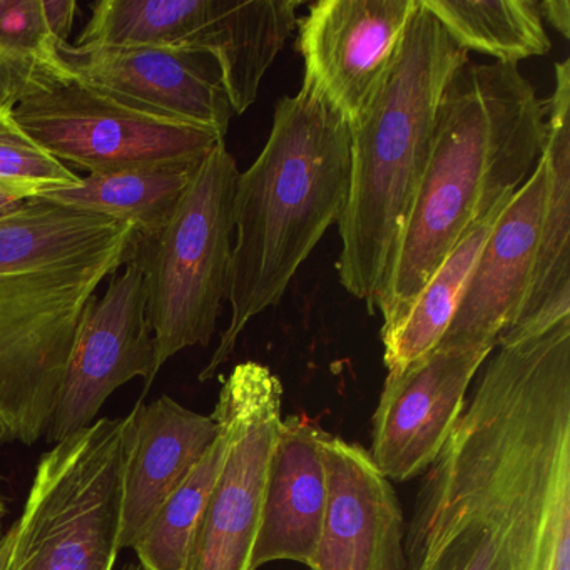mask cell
<instances>
[{
	"mask_svg": "<svg viewBox=\"0 0 570 570\" xmlns=\"http://www.w3.org/2000/svg\"><path fill=\"white\" fill-rule=\"evenodd\" d=\"M570 318L513 328L406 523V570H570Z\"/></svg>",
	"mask_w": 570,
	"mask_h": 570,
	"instance_id": "cell-1",
	"label": "cell"
},
{
	"mask_svg": "<svg viewBox=\"0 0 570 570\" xmlns=\"http://www.w3.org/2000/svg\"><path fill=\"white\" fill-rule=\"evenodd\" d=\"M546 141V101L517 66L470 58L456 66L443 89L425 171L376 305L382 332L399 325L466 233L510 202L542 158Z\"/></svg>",
	"mask_w": 570,
	"mask_h": 570,
	"instance_id": "cell-2",
	"label": "cell"
},
{
	"mask_svg": "<svg viewBox=\"0 0 570 570\" xmlns=\"http://www.w3.org/2000/svg\"><path fill=\"white\" fill-rule=\"evenodd\" d=\"M135 238L129 223L39 198L0 218V442L48 433L82 316Z\"/></svg>",
	"mask_w": 570,
	"mask_h": 570,
	"instance_id": "cell-3",
	"label": "cell"
},
{
	"mask_svg": "<svg viewBox=\"0 0 570 570\" xmlns=\"http://www.w3.org/2000/svg\"><path fill=\"white\" fill-rule=\"evenodd\" d=\"M350 191V125L312 82L275 105L265 148L235 189L228 326L208 365V382L232 358L255 316L279 305L299 266L338 225Z\"/></svg>",
	"mask_w": 570,
	"mask_h": 570,
	"instance_id": "cell-4",
	"label": "cell"
},
{
	"mask_svg": "<svg viewBox=\"0 0 570 570\" xmlns=\"http://www.w3.org/2000/svg\"><path fill=\"white\" fill-rule=\"evenodd\" d=\"M465 58L419 0L385 78L350 122V191L336 272L372 315L425 171L443 89Z\"/></svg>",
	"mask_w": 570,
	"mask_h": 570,
	"instance_id": "cell-5",
	"label": "cell"
},
{
	"mask_svg": "<svg viewBox=\"0 0 570 570\" xmlns=\"http://www.w3.org/2000/svg\"><path fill=\"white\" fill-rule=\"evenodd\" d=\"M238 176L235 158L219 142L168 222L151 235H136L131 259L145 276L155 375L183 350L208 346L215 336L229 293Z\"/></svg>",
	"mask_w": 570,
	"mask_h": 570,
	"instance_id": "cell-6",
	"label": "cell"
},
{
	"mask_svg": "<svg viewBox=\"0 0 570 570\" xmlns=\"http://www.w3.org/2000/svg\"><path fill=\"white\" fill-rule=\"evenodd\" d=\"M131 413L99 419L39 460L8 570H112Z\"/></svg>",
	"mask_w": 570,
	"mask_h": 570,
	"instance_id": "cell-7",
	"label": "cell"
},
{
	"mask_svg": "<svg viewBox=\"0 0 570 570\" xmlns=\"http://www.w3.org/2000/svg\"><path fill=\"white\" fill-rule=\"evenodd\" d=\"M14 116L49 155L89 175L202 159L225 141L213 129L146 111L69 72L32 88L14 106Z\"/></svg>",
	"mask_w": 570,
	"mask_h": 570,
	"instance_id": "cell-8",
	"label": "cell"
},
{
	"mask_svg": "<svg viewBox=\"0 0 570 570\" xmlns=\"http://www.w3.org/2000/svg\"><path fill=\"white\" fill-rule=\"evenodd\" d=\"M282 406V382L262 363H239L223 382L212 415L228 452L196 530L188 570H249Z\"/></svg>",
	"mask_w": 570,
	"mask_h": 570,
	"instance_id": "cell-9",
	"label": "cell"
},
{
	"mask_svg": "<svg viewBox=\"0 0 570 570\" xmlns=\"http://www.w3.org/2000/svg\"><path fill=\"white\" fill-rule=\"evenodd\" d=\"M105 295L89 303L76 333L68 373L48 440L59 443L92 425L106 400L139 376L155 382V335L148 320L145 276L129 259Z\"/></svg>",
	"mask_w": 570,
	"mask_h": 570,
	"instance_id": "cell-10",
	"label": "cell"
},
{
	"mask_svg": "<svg viewBox=\"0 0 570 570\" xmlns=\"http://www.w3.org/2000/svg\"><path fill=\"white\" fill-rule=\"evenodd\" d=\"M492 352L436 345L402 372L386 373L368 452L390 482H409L432 466Z\"/></svg>",
	"mask_w": 570,
	"mask_h": 570,
	"instance_id": "cell-11",
	"label": "cell"
},
{
	"mask_svg": "<svg viewBox=\"0 0 570 570\" xmlns=\"http://www.w3.org/2000/svg\"><path fill=\"white\" fill-rule=\"evenodd\" d=\"M419 0H316L298 21L305 81L346 122L372 101Z\"/></svg>",
	"mask_w": 570,
	"mask_h": 570,
	"instance_id": "cell-12",
	"label": "cell"
},
{
	"mask_svg": "<svg viewBox=\"0 0 570 570\" xmlns=\"http://www.w3.org/2000/svg\"><path fill=\"white\" fill-rule=\"evenodd\" d=\"M547 195L549 165L542 155L493 225L440 346L495 350L517 325L535 273Z\"/></svg>",
	"mask_w": 570,
	"mask_h": 570,
	"instance_id": "cell-13",
	"label": "cell"
},
{
	"mask_svg": "<svg viewBox=\"0 0 570 570\" xmlns=\"http://www.w3.org/2000/svg\"><path fill=\"white\" fill-rule=\"evenodd\" d=\"M69 75L146 111L213 129L225 138L235 111L215 59L169 48L59 46Z\"/></svg>",
	"mask_w": 570,
	"mask_h": 570,
	"instance_id": "cell-14",
	"label": "cell"
},
{
	"mask_svg": "<svg viewBox=\"0 0 570 570\" xmlns=\"http://www.w3.org/2000/svg\"><path fill=\"white\" fill-rule=\"evenodd\" d=\"M328 500L312 570H406V522L368 449L326 433Z\"/></svg>",
	"mask_w": 570,
	"mask_h": 570,
	"instance_id": "cell-15",
	"label": "cell"
},
{
	"mask_svg": "<svg viewBox=\"0 0 570 570\" xmlns=\"http://www.w3.org/2000/svg\"><path fill=\"white\" fill-rule=\"evenodd\" d=\"M326 433L308 415L283 419L269 459L249 570L275 560L312 567L328 500L323 456Z\"/></svg>",
	"mask_w": 570,
	"mask_h": 570,
	"instance_id": "cell-16",
	"label": "cell"
},
{
	"mask_svg": "<svg viewBox=\"0 0 570 570\" xmlns=\"http://www.w3.org/2000/svg\"><path fill=\"white\" fill-rule=\"evenodd\" d=\"M219 425L213 415L186 409L171 396L139 402L131 412L126 450L119 549L135 547L163 503L181 485Z\"/></svg>",
	"mask_w": 570,
	"mask_h": 570,
	"instance_id": "cell-17",
	"label": "cell"
},
{
	"mask_svg": "<svg viewBox=\"0 0 570 570\" xmlns=\"http://www.w3.org/2000/svg\"><path fill=\"white\" fill-rule=\"evenodd\" d=\"M302 0H212L193 51L212 56L235 115L248 111L298 26Z\"/></svg>",
	"mask_w": 570,
	"mask_h": 570,
	"instance_id": "cell-18",
	"label": "cell"
},
{
	"mask_svg": "<svg viewBox=\"0 0 570 570\" xmlns=\"http://www.w3.org/2000/svg\"><path fill=\"white\" fill-rule=\"evenodd\" d=\"M547 108L549 195L529 298L519 322L570 318V59L556 65V88Z\"/></svg>",
	"mask_w": 570,
	"mask_h": 570,
	"instance_id": "cell-19",
	"label": "cell"
},
{
	"mask_svg": "<svg viewBox=\"0 0 570 570\" xmlns=\"http://www.w3.org/2000/svg\"><path fill=\"white\" fill-rule=\"evenodd\" d=\"M202 159L149 163L81 178L38 196L42 202L76 212L129 223L136 235L158 232L191 185Z\"/></svg>",
	"mask_w": 570,
	"mask_h": 570,
	"instance_id": "cell-20",
	"label": "cell"
},
{
	"mask_svg": "<svg viewBox=\"0 0 570 570\" xmlns=\"http://www.w3.org/2000/svg\"><path fill=\"white\" fill-rule=\"evenodd\" d=\"M505 206L490 213L466 233L413 299L399 325L382 332L386 372H402L439 345L455 318L480 252Z\"/></svg>",
	"mask_w": 570,
	"mask_h": 570,
	"instance_id": "cell-21",
	"label": "cell"
},
{
	"mask_svg": "<svg viewBox=\"0 0 570 570\" xmlns=\"http://www.w3.org/2000/svg\"><path fill=\"white\" fill-rule=\"evenodd\" d=\"M463 51L502 65L543 58L552 49L537 0H420Z\"/></svg>",
	"mask_w": 570,
	"mask_h": 570,
	"instance_id": "cell-22",
	"label": "cell"
},
{
	"mask_svg": "<svg viewBox=\"0 0 570 570\" xmlns=\"http://www.w3.org/2000/svg\"><path fill=\"white\" fill-rule=\"evenodd\" d=\"M212 0H101L76 48H169L193 51Z\"/></svg>",
	"mask_w": 570,
	"mask_h": 570,
	"instance_id": "cell-23",
	"label": "cell"
},
{
	"mask_svg": "<svg viewBox=\"0 0 570 570\" xmlns=\"http://www.w3.org/2000/svg\"><path fill=\"white\" fill-rule=\"evenodd\" d=\"M228 443L218 436L181 485L163 503L132 549L142 570H188L196 530L225 463Z\"/></svg>",
	"mask_w": 570,
	"mask_h": 570,
	"instance_id": "cell-24",
	"label": "cell"
},
{
	"mask_svg": "<svg viewBox=\"0 0 570 570\" xmlns=\"http://www.w3.org/2000/svg\"><path fill=\"white\" fill-rule=\"evenodd\" d=\"M46 0H0V101L16 106L46 79L66 75Z\"/></svg>",
	"mask_w": 570,
	"mask_h": 570,
	"instance_id": "cell-25",
	"label": "cell"
},
{
	"mask_svg": "<svg viewBox=\"0 0 570 570\" xmlns=\"http://www.w3.org/2000/svg\"><path fill=\"white\" fill-rule=\"evenodd\" d=\"M0 181L29 186L41 195L76 185L81 176L42 149L16 121L14 106L0 101Z\"/></svg>",
	"mask_w": 570,
	"mask_h": 570,
	"instance_id": "cell-26",
	"label": "cell"
},
{
	"mask_svg": "<svg viewBox=\"0 0 570 570\" xmlns=\"http://www.w3.org/2000/svg\"><path fill=\"white\" fill-rule=\"evenodd\" d=\"M46 14L56 41L68 45L69 35L78 14V4L75 0H46Z\"/></svg>",
	"mask_w": 570,
	"mask_h": 570,
	"instance_id": "cell-27",
	"label": "cell"
},
{
	"mask_svg": "<svg viewBox=\"0 0 570 570\" xmlns=\"http://www.w3.org/2000/svg\"><path fill=\"white\" fill-rule=\"evenodd\" d=\"M542 21L549 22L563 39H570L569 0H537Z\"/></svg>",
	"mask_w": 570,
	"mask_h": 570,
	"instance_id": "cell-28",
	"label": "cell"
},
{
	"mask_svg": "<svg viewBox=\"0 0 570 570\" xmlns=\"http://www.w3.org/2000/svg\"><path fill=\"white\" fill-rule=\"evenodd\" d=\"M39 193L29 186L0 181V218L21 209L29 199L38 198Z\"/></svg>",
	"mask_w": 570,
	"mask_h": 570,
	"instance_id": "cell-29",
	"label": "cell"
},
{
	"mask_svg": "<svg viewBox=\"0 0 570 570\" xmlns=\"http://www.w3.org/2000/svg\"><path fill=\"white\" fill-rule=\"evenodd\" d=\"M19 523L16 520L11 529L0 539V570H8L9 560H11L12 550H14L16 539H18Z\"/></svg>",
	"mask_w": 570,
	"mask_h": 570,
	"instance_id": "cell-30",
	"label": "cell"
},
{
	"mask_svg": "<svg viewBox=\"0 0 570 570\" xmlns=\"http://www.w3.org/2000/svg\"><path fill=\"white\" fill-rule=\"evenodd\" d=\"M4 515H6L4 499H2V495H0V525H2V519H4Z\"/></svg>",
	"mask_w": 570,
	"mask_h": 570,
	"instance_id": "cell-31",
	"label": "cell"
},
{
	"mask_svg": "<svg viewBox=\"0 0 570 570\" xmlns=\"http://www.w3.org/2000/svg\"><path fill=\"white\" fill-rule=\"evenodd\" d=\"M121 570H142L141 567L136 566V563H126Z\"/></svg>",
	"mask_w": 570,
	"mask_h": 570,
	"instance_id": "cell-32",
	"label": "cell"
}]
</instances>
